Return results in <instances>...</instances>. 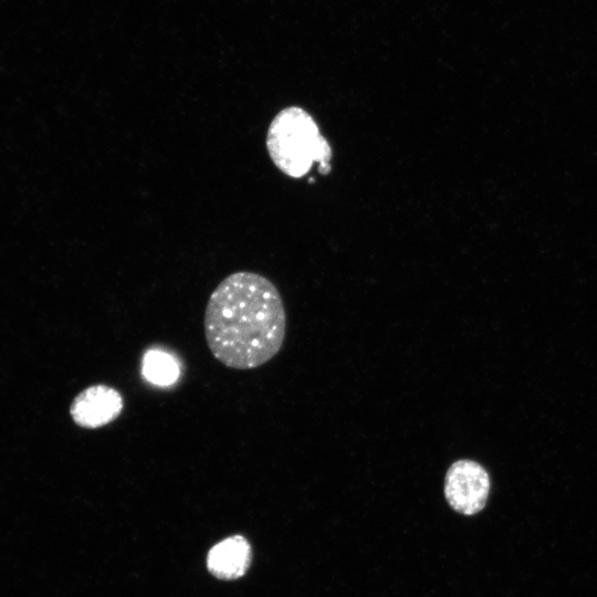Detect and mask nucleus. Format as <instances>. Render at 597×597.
<instances>
[{"label": "nucleus", "mask_w": 597, "mask_h": 597, "mask_svg": "<svg viewBox=\"0 0 597 597\" xmlns=\"http://www.w3.org/2000/svg\"><path fill=\"white\" fill-rule=\"evenodd\" d=\"M265 144L273 164L289 177L302 178L315 163L320 174L332 169V147L302 107L281 109L270 123Z\"/></svg>", "instance_id": "f03ea898"}, {"label": "nucleus", "mask_w": 597, "mask_h": 597, "mask_svg": "<svg viewBox=\"0 0 597 597\" xmlns=\"http://www.w3.org/2000/svg\"><path fill=\"white\" fill-rule=\"evenodd\" d=\"M251 564V546L245 537L233 535L217 543L208 553V570L219 579H235Z\"/></svg>", "instance_id": "39448f33"}, {"label": "nucleus", "mask_w": 597, "mask_h": 597, "mask_svg": "<svg viewBox=\"0 0 597 597\" xmlns=\"http://www.w3.org/2000/svg\"><path fill=\"white\" fill-rule=\"evenodd\" d=\"M123 408L124 399L117 389L96 384L85 388L73 399L70 415L78 427L97 429L115 421Z\"/></svg>", "instance_id": "20e7f679"}, {"label": "nucleus", "mask_w": 597, "mask_h": 597, "mask_svg": "<svg viewBox=\"0 0 597 597\" xmlns=\"http://www.w3.org/2000/svg\"><path fill=\"white\" fill-rule=\"evenodd\" d=\"M490 488V476L482 464L460 459L449 467L443 491L447 502L454 511L473 515L485 506Z\"/></svg>", "instance_id": "7ed1b4c3"}, {"label": "nucleus", "mask_w": 597, "mask_h": 597, "mask_svg": "<svg viewBox=\"0 0 597 597\" xmlns=\"http://www.w3.org/2000/svg\"><path fill=\"white\" fill-rule=\"evenodd\" d=\"M142 374L148 383L167 387L179 379L180 364L171 353L153 348L144 354Z\"/></svg>", "instance_id": "423d86ee"}, {"label": "nucleus", "mask_w": 597, "mask_h": 597, "mask_svg": "<svg viewBox=\"0 0 597 597\" xmlns=\"http://www.w3.org/2000/svg\"><path fill=\"white\" fill-rule=\"evenodd\" d=\"M205 336L212 356L233 369H253L271 360L286 334V314L276 286L265 276L238 271L208 298Z\"/></svg>", "instance_id": "f257e3e1"}]
</instances>
